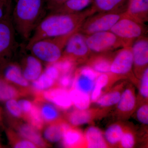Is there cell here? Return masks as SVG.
Instances as JSON below:
<instances>
[{
	"label": "cell",
	"instance_id": "cell-33",
	"mask_svg": "<svg viewBox=\"0 0 148 148\" xmlns=\"http://www.w3.org/2000/svg\"><path fill=\"white\" fill-rule=\"evenodd\" d=\"M5 108L8 114L15 119L23 118V114L16 99H11L5 102Z\"/></svg>",
	"mask_w": 148,
	"mask_h": 148
},
{
	"label": "cell",
	"instance_id": "cell-18",
	"mask_svg": "<svg viewBox=\"0 0 148 148\" xmlns=\"http://www.w3.org/2000/svg\"><path fill=\"white\" fill-rule=\"evenodd\" d=\"M61 145L65 148L85 147L84 135L80 130L66 122L64 128Z\"/></svg>",
	"mask_w": 148,
	"mask_h": 148
},
{
	"label": "cell",
	"instance_id": "cell-35",
	"mask_svg": "<svg viewBox=\"0 0 148 148\" xmlns=\"http://www.w3.org/2000/svg\"><path fill=\"white\" fill-rule=\"evenodd\" d=\"M139 95L143 100H147L148 97V68L143 72L140 77Z\"/></svg>",
	"mask_w": 148,
	"mask_h": 148
},
{
	"label": "cell",
	"instance_id": "cell-41",
	"mask_svg": "<svg viewBox=\"0 0 148 148\" xmlns=\"http://www.w3.org/2000/svg\"><path fill=\"white\" fill-rule=\"evenodd\" d=\"M2 1L6 6L8 8H11L12 0H2Z\"/></svg>",
	"mask_w": 148,
	"mask_h": 148
},
{
	"label": "cell",
	"instance_id": "cell-24",
	"mask_svg": "<svg viewBox=\"0 0 148 148\" xmlns=\"http://www.w3.org/2000/svg\"><path fill=\"white\" fill-rule=\"evenodd\" d=\"M67 121L62 119L45 125L42 129L44 139L49 143H57L62 140Z\"/></svg>",
	"mask_w": 148,
	"mask_h": 148
},
{
	"label": "cell",
	"instance_id": "cell-25",
	"mask_svg": "<svg viewBox=\"0 0 148 148\" xmlns=\"http://www.w3.org/2000/svg\"><path fill=\"white\" fill-rule=\"evenodd\" d=\"M92 0H68L50 11V13L73 14L80 12L92 3Z\"/></svg>",
	"mask_w": 148,
	"mask_h": 148
},
{
	"label": "cell",
	"instance_id": "cell-10",
	"mask_svg": "<svg viewBox=\"0 0 148 148\" xmlns=\"http://www.w3.org/2000/svg\"><path fill=\"white\" fill-rule=\"evenodd\" d=\"M0 70V77L18 88L24 96L33 94L30 82L24 78L20 65L9 62Z\"/></svg>",
	"mask_w": 148,
	"mask_h": 148
},
{
	"label": "cell",
	"instance_id": "cell-11",
	"mask_svg": "<svg viewBox=\"0 0 148 148\" xmlns=\"http://www.w3.org/2000/svg\"><path fill=\"white\" fill-rule=\"evenodd\" d=\"M133 56L134 73L140 78L143 72L148 68V38L146 35L136 40L131 46Z\"/></svg>",
	"mask_w": 148,
	"mask_h": 148
},
{
	"label": "cell",
	"instance_id": "cell-12",
	"mask_svg": "<svg viewBox=\"0 0 148 148\" xmlns=\"http://www.w3.org/2000/svg\"><path fill=\"white\" fill-rule=\"evenodd\" d=\"M34 95H40L60 110L67 111L73 106L69 90L56 86L42 92L35 93Z\"/></svg>",
	"mask_w": 148,
	"mask_h": 148
},
{
	"label": "cell",
	"instance_id": "cell-34",
	"mask_svg": "<svg viewBox=\"0 0 148 148\" xmlns=\"http://www.w3.org/2000/svg\"><path fill=\"white\" fill-rule=\"evenodd\" d=\"M135 144V138L132 130L125 127L124 132L119 143V147L123 148L133 147Z\"/></svg>",
	"mask_w": 148,
	"mask_h": 148
},
{
	"label": "cell",
	"instance_id": "cell-2",
	"mask_svg": "<svg viewBox=\"0 0 148 148\" xmlns=\"http://www.w3.org/2000/svg\"><path fill=\"white\" fill-rule=\"evenodd\" d=\"M43 0H16L11 15L16 32L24 39H29L36 27L45 16Z\"/></svg>",
	"mask_w": 148,
	"mask_h": 148
},
{
	"label": "cell",
	"instance_id": "cell-14",
	"mask_svg": "<svg viewBox=\"0 0 148 148\" xmlns=\"http://www.w3.org/2000/svg\"><path fill=\"white\" fill-rule=\"evenodd\" d=\"M15 120H14L12 124L14 131L18 135L34 143L38 148H46L50 146L43 138L39 130L27 123L21 122L17 119Z\"/></svg>",
	"mask_w": 148,
	"mask_h": 148
},
{
	"label": "cell",
	"instance_id": "cell-1",
	"mask_svg": "<svg viewBox=\"0 0 148 148\" xmlns=\"http://www.w3.org/2000/svg\"><path fill=\"white\" fill-rule=\"evenodd\" d=\"M93 14L91 8L76 13H49L36 27L29 40L27 48L43 39L65 36L77 32L85 19Z\"/></svg>",
	"mask_w": 148,
	"mask_h": 148
},
{
	"label": "cell",
	"instance_id": "cell-30",
	"mask_svg": "<svg viewBox=\"0 0 148 148\" xmlns=\"http://www.w3.org/2000/svg\"><path fill=\"white\" fill-rule=\"evenodd\" d=\"M56 82L43 72L37 79L31 84L33 94L42 92L56 86Z\"/></svg>",
	"mask_w": 148,
	"mask_h": 148
},
{
	"label": "cell",
	"instance_id": "cell-17",
	"mask_svg": "<svg viewBox=\"0 0 148 148\" xmlns=\"http://www.w3.org/2000/svg\"><path fill=\"white\" fill-rule=\"evenodd\" d=\"M34 103L39 109L40 113L45 125L63 119L60 110L53 104L46 101L40 95H35Z\"/></svg>",
	"mask_w": 148,
	"mask_h": 148
},
{
	"label": "cell",
	"instance_id": "cell-23",
	"mask_svg": "<svg viewBox=\"0 0 148 148\" xmlns=\"http://www.w3.org/2000/svg\"><path fill=\"white\" fill-rule=\"evenodd\" d=\"M86 147L106 148L109 146L106 143L104 135L98 127L91 126L88 127L84 133Z\"/></svg>",
	"mask_w": 148,
	"mask_h": 148
},
{
	"label": "cell",
	"instance_id": "cell-5",
	"mask_svg": "<svg viewBox=\"0 0 148 148\" xmlns=\"http://www.w3.org/2000/svg\"><path fill=\"white\" fill-rule=\"evenodd\" d=\"M10 14L0 19V68L10 62L17 47Z\"/></svg>",
	"mask_w": 148,
	"mask_h": 148
},
{
	"label": "cell",
	"instance_id": "cell-6",
	"mask_svg": "<svg viewBox=\"0 0 148 148\" xmlns=\"http://www.w3.org/2000/svg\"><path fill=\"white\" fill-rule=\"evenodd\" d=\"M91 54L85 35L78 31L68 40L60 59L69 60L77 65L86 62Z\"/></svg>",
	"mask_w": 148,
	"mask_h": 148
},
{
	"label": "cell",
	"instance_id": "cell-8",
	"mask_svg": "<svg viewBox=\"0 0 148 148\" xmlns=\"http://www.w3.org/2000/svg\"><path fill=\"white\" fill-rule=\"evenodd\" d=\"M124 13L98 12L87 17L79 28V32L88 36L98 32L110 31Z\"/></svg>",
	"mask_w": 148,
	"mask_h": 148
},
{
	"label": "cell",
	"instance_id": "cell-43",
	"mask_svg": "<svg viewBox=\"0 0 148 148\" xmlns=\"http://www.w3.org/2000/svg\"><path fill=\"white\" fill-rule=\"evenodd\" d=\"M0 2H3L2 0H0Z\"/></svg>",
	"mask_w": 148,
	"mask_h": 148
},
{
	"label": "cell",
	"instance_id": "cell-27",
	"mask_svg": "<svg viewBox=\"0 0 148 148\" xmlns=\"http://www.w3.org/2000/svg\"><path fill=\"white\" fill-rule=\"evenodd\" d=\"M125 129L120 123L111 124L104 132V137L109 146H119L120 142Z\"/></svg>",
	"mask_w": 148,
	"mask_h": 148
},
{
	"label": "cell",
	"instance_id": "cell-3",
	"mask_svg": "<svg viewBox=\"0 0 148 148\" xmlns=\"http://www.w3.org/2000/svg\"><path fill=\"white\" fill-rule=\"evenodd\" d=\"M75 33L39 40L27 49L47 66L55 64L61 59L68 40Z\"/></svg>",
	"mask_w": 148,
	"mask_h": 148
},
{
	"label": "cell",
	"instance_id": "cell-21",
	"mask_svg": "<svg viewBox=\"0 0 148 148\" xmlns=\"http://www.w3.org/2000/svg\"><path fill=\"white\" fill-rule=\"evenodd\" d=\"M125 14L141 23L148 21V0H130Z\"/></svg>",
	"mask_w": 148,
	"mask_h": 148
},
{
	"label": "cell",
	"instance_id": "cell-40",
	"mask_svg": "<svg viewBox=\"0 0 148 148\" xmlns=\"http://www.w3.org/2000/svg\"><path fill=\"white\" fill-rule=\"evenodd\" d=\"M9 13H11V8L5 5L3 2H0V19Z\"/></svg>",
	"mask_w": 148,
	"mask_h": 148
},
{
	"label": "cell",
	"instance_id": "cell-7",
	"mask_svg": "<svg viewBox=\"0 0 148 148\" xmlns=\"http://www.w3.org/2000/svg\"><path fill=\"white\" fill-rule=\"evenodd\" d=\"M86 40L91 54L108 53L125 47L121 40L110 31L86 36Z\"/></svg>",
	"mask_w": 148,
	"mask_h": 148
},
{
	"label": "cell",
	"instance_id": "cell-19",
	"mask_svg": "<svg viewBox=\"0 0 148 148\" xmlns=\"http://www.w3.org/2000/svg\"><path fill=\"white\" fill-rule=\"evenodd\" d=\"M116 105L117 110L120 114H129L133 112L137 106V97L135 88L132 85L127 86L123 90Z\"/></svg>",
	"mask_w": 148,
	"mask_h": 148
},
{
	"label": "cell",
	"instance_id": "cell-26",
	"mask_svg": "<svg viewBox=\"0 0 148 148\" xmlns=\"http://www.w3.org/2000/svg\"><path fill=\"white\" fill-rule=\"evenodd\" d=\"M123 84L114 88L101 95L95 103L101 108H107L116 105L118 103L123 91Z\"/></svg>",
	"mask_w": 148,
	"mask_h": 148
},
{
	"label": "cell",
	"instance_id": "cell-22",
	"mask_svg": "<svg viewBox=\"0 0 148 148\" xmlns=\"http://www.w3.org/2000/svg\"><path fill=\"white\" fill-rule=\"evenodd\" d=\"M108 53L91 54L86 61L87 66L99 74L110 73V67L114 54L107 56Z\"/></svg>",
	"mask_w": 148,
	"mask_h": 148
},
{
	"label": "cell",
	"instance_id": "cell-38",
	"mask_svg": "<svg viewBox=\"0 0 148 148\" xmlns=\"http://www.w3.org/2000/svg\"><path fill=\"white\" fill-rule=\"evenodd\" d=\"M17 101L23 114V118L24 116L28 114L32 110L34 106V102L25 99H20Z\"/></svg>",
	"mask_w": 148,
	"mask_h": 148
},
{
	"label": "cell",
	"instance_id": "cell-13",
	"mask_svg": "<svg viewBox=\"0 0 148 148\" xmlns=\"http://www.w3.org/2000/svg\"><path fill=\"white\" fill-rule=\"evenodd\" d=\"M98 74L87 66L81 68L74 76L72 88L90 95Z\"/></svg>",
	"mask_w": 148,
	"mask_h": 148
},
{
	"label": "cell",
	"instance_id": "cell-20",
	"mask_svg": "<svg viewBox=\"0 0 148 148\" xmlns=\"http://www.w3.org/2000/svg\"><path fill=\"white\" fill-rule=\"evenodd\" d=\"M99 114L97 110H80L75 108L67 113L65 115L66 121L73 126H77L89 123Z\"/></svg>",
	"mask_w": 148,
	"mask_h": 148
},
{
	"label": "cell",
	"instance_id": "cell-29",
	"mask_svg": "<svg viewBox=\"0 0 148 148\" xmlns=\"http://www.w3.org/2000/svg\"><path fill=\"white\" fill-rule=\"evenodd\" d=\"M69 91L73 106L75 108L80 110L89 108L91 103L90 95L74 88H71Z\"/></svg>",
	"mask_w": 148,
	"mask_h": 148
},
{
	"label": "cell",
	"instance_id": "cell-36",
	"mask_svg": "<svg viewBox=\"0 0 148 148\" xmlns=\"http://www.w3.org/2000/svg\"><path fill=\"white\" fill-rule=\"evenodd\" d=\"M73 78L74 77L71 74H62L57 80L56 86L67 90H70L73 86Z\"/></svg>",
	"mask_w": 148,
	"mask_h": 148
},
{
	"label": "cell",
	"instance_id": "cell-42",
	"mask_svg": "<svg viewBox=\"0 0 148 148\" xmlns=\"http://www.w3.org/2000/svg\"><path fill=\"white\" fill-rule=\"evenodd\" d=\"M1 111L0 110V120H1Z\"/></svg>",
	"mask_w": 148,
	"mask_h": 148
},
{
	"label": "cell",
	"instance_id": "cell-9",
	"mask_svg": "<svg viewBox=\"0 0 148 148\" xmlns=\"http://www.w3.org/2000/svg\"><path fill=\"white\" fill-rule=\"evenodd\" d=\"M133 59L131 47L122 48L114 52L110 67V73L115 77L133 78Z\"/></svg>",
	"mask_w": 148,
	"mask_h": 148
},
{
	"label": "cell",
	"instance_id": "cell-4",
	"mask_svg": "<svg viewBox=\"0 0 148 148\" xmlns=\"http://www.w3.org/2000/svg\"><path fill=\"white\" fill-rule=\"evenodd\" d=\"M121 40L125 47H131L136 40L147 35V26L127 16L120 18L110 30Z\"/></svg>",
	"mask_w": 148,
	"mask_h": 148
},
{
	"label": "cell",
	"instance_id": "cell-28",
	"mask_svg": "<svg viewBox=\"0 0 148 148\" xmlns=\"http://www.w3.org/2000/svg\"><path fill=\"white\" fill-rule=\"evenodd\" d=\"M24 97L18 88L0 77V102Z\"/></svg>",
	"mask_w": 148,
	"mask_h": 148
},
{
	"label": "cell",
	"instance_id": "cell-31",
	"mask_svg": "<svg viewBox=\"0 0 148 148\" xmlns=\"http://www.w3.org/2000/svg\"><path fill=\"white\" fill-rule=\"evenodd\" d=\"M33 102L34 106L32 110L23 116V119L38 130L42 131L45 124L40 113L38 107L34 101Z\"/></svg>",
	"mask_w": 148,
	"mask_h": 148
},
{
	"label": "cell",
	"instance_id": "cell-15",
	"mask_svg": "<svg viewBox=\"0 0 148 148\" xmlns=\"http://www.w3.org/2000/svg\"><path fill=\"white\" fill-rule=\"evenodd\" d=\"M130 0H92L91 8L94 14L98 12L125 13Z\"/></svg>",
	"mask_w": 148,
	"mask_h": 148
},
{
	"label": "cell",
	"instance_id": "cell-37",
	"mask_svg": "<svg viewBox=\"0 0 148 148\" xmlns=\"http://www.w3.org/2000/svg\"><path fill=\"white\" fill-rule=\"evenodd\" d=\"M137 119L142 124H148V106L147 103H143L138 108L136 113Z\"/></svg>",
	"mask_w": 148,
	"mask_h": 148
},
{
	"label": "cell",
	"instance_id": "cell-39",
	"mask_svg": "<svg viewBox=\"0 0 148 148\" xmlns=\"http://www.w3.org/2000/svg\"><path fill=\"white\" fill-rule=\"evenodd\" d=\"M68 0H45L46 8L48 10L51 11L54 9L58 6Z\"/></svg>",
	"mask_w": 148,
	"mask_h": 148
},
{
	"label": "cell",
	"instance_id": "cell-16",
	"mask_svg": "<svg viewBox=\"0 0 148 148\" xmlns=\"http://www.w3.org/2000/svg\"><path fill=\"white\" fill-rule=\"evenodd\" d=\"M20 66L24 78L29 82L36 80L44 72L41 61L32 54L24 56Z\"/></svg>",
	"mask_w": 148,
	"mask_h": 148
},
{
	"label": "cell",
	"instance_id": "cell-32",
	"mask_svg": "<svg viewBox=\"0 0 148 148\" xmlns=\"http://www.w3.org/2000/svg\"><path fill=\"white\" fill-rule=\"evenodd\" d=\"M7 134L10 143L14 148H38L34 143L24 139L13 130H8Z\"/></svg>",
	"mask_w": 148,
	"mask_h": 148
}]
</instances>
